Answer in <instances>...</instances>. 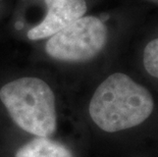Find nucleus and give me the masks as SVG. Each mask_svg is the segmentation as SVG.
I'll return each mask as SVG.
<instances>
[{
  "instance_id": "obj_3",
  "label": "nucleus",
  "mask_w": 158,
  "mask_h": 157,
  "mask_svg": "<svg viewBox=\"0 0 158 157\" xmlns=\"http://www.w3.org/2000/svg\"><path fill=\"white\" fill-rule=\"evenodd\" d=\"M113 34L106 19L85 14L49 37L45 51L48 56L58 61L88 63L107 52Z\"/></svg>"
},
{
  "instance_id": "obj_6",
  "label": "nucleus",
  "mask_w": 158,
  "mask_h": 157,
  "mask_svg": "<svg viewBox=\"0 0 158 157\" xmlns=\"http://www.w3.org/2000/svg\"><path fill=\"white\" fill-rule=\"evenodd\" d=\"M15 157H75L65 145L50 138L35 137L16 150Z\"/></svg>"
},
{
  "instance_id": "obj_2",
  "label": "nucleus",
  "mask_w": 158,
  "mask_h": 157,
  "mask_svg": "<svg viewBox=\"0 0 158 157\" xmlns=\"http://www.w3.org/2000/svg\"><path fill=\"white\" fill-rule=\"evenodd\" d=\"M0 101L12 122L35 137L50 138L57 129L56 100L44 80L22 76L3 85Z\"/></svg>"
},
{
  "instance_id": "obj_4",
  "label": "nucleus",
  "mask_w": 158,
  "mask_h": 157,
  "mask_svg": "<svg viewBox=\"0 0 158 157\" xmlns=\"http://www.w3.org/2000/svg\"><path fill=\"white\" fill-rule=\"evenodd\" d=\"M47 13L43 21L29 30L27 37L31 41L48 39L61 31L88 10L86 0H44Z\"/></svg>"
},
{
  "instance_id": "obj_7",
  "label": "nucleus",
  "mask_w": 158,
  "mask_h": 157,
  "mask_svg": "<svg viewBox=\"0 0 158 157\" xmlns=\"http://www.w3.org/2000/svg\"><path fill=\"white\" fill-rule=\"evenodd\" d=\"M135 2V7L145 10L148 13L152 11L158 12V0H133Z\"/></svg>"
},
{
  "instance_id": "obj_5",
  "label": "nucleus",
  "mask_w": 158,
  "mask_h": 157,
  "mask_svg": "<svg viewBox=\"0 0 158 157\" xmlns=\"http://www.w3.org/2000/svg\"><path fill=\"white\" fill-rule=\"evenodd\" d=\"M137 34V68L141 76L158 91V12L147 16Z\"/></svg>"
},
{
  "instance_id": "obj_1",
  "label": "nucleus",
  "mask_w": 158,
  "mask_h": 157,
  "mask_svg": "<svg viewBox=\"0 0 158 157\" xmlns=\"http://www.w3.org/2000/svg\"><path fill=\"white\" fill-rule=\"evenodd\" d=\"M88 114L94 126L106 134L129 132L158 122V91L142 76L111 72L94 89Z\"/></svg>"
}]
</instances>
